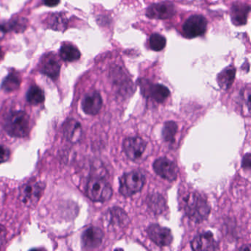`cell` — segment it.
I'll use <instances>...</instances> for the list:
<instances>
[{"mask_svg":"<svg viewBox=\"0 0 251 251\" xmlns=\"http://www.w3.org/2000/svg\"><path fill=\"white\" fill-rule=\"evenodd\" d=\"M185 212L194 223H201L206 220L211 212V207L206 198L198 193L191 192L185 199Z\"/></svg>","mask_w":251,"mask_h":251,"instance_id":"1","label":"cell"},{"mask_svg":"<svg viewBox=\"0 0 251 251\" xmlns=\"http://www.w3.org/2000/svg\"><path fill=\"white\" fill-rule=\"evenodd\" d=\"M153 170L158 176L168 181H174L177 179V165L168 158H159L155 160Z\"/></svg>","mask_w":251,"mask_h":251,"instance_id":"8","label":"cell"},{"mask_svg":"<svg viewBox=\"0 0 251 251\" xmlns=\"http://www.w3.org/2000/svg\"><path fill=\"white\" fill-rule=\"evenodd\" d=\"M21 79L15 73H11L7 76L2 85V89L7 92H14L20 87Z\"/></svg>","mask_w":251,"mask_h":251,"instance_id":"25","label":"cell"},{"mask_svg":"<svg viewBox=\"0 0 251 251\" xmlns=\"http://www.w3.org/2000/svg\"><path fill=\"white\" fill-rule=\"evenodd\" d=\"M44 2L47 6L54 7L59 4L60 0H44Z\"/></svg>","mask_w":251,"mask_h":251,"instance_id":"31","label":"cell"},{"mask_svg":"<svg viewBox=\"0 0 251 251\" xmlns=\"http://www.w3.org/2000/svg\"><path fill=\"white\" fill-rule=\"evenodd\" d=\"M177 131V125L176 122H166L162 129L163 139L168 143H174L175 137H176Z\"/></svg>","mask_w":251,"mask_h":251,"instance_id":"23","label":"cell"},{"mask_svg":"<svg viewBox=\"0 0 251 251\" xmlns=\"http://www.w3.org/2000/svg\"><path fill=\"white\" fill-rule=\"evenodd\" d=\"M145 183V177L139 170L123 175L120 178V192L125 197H130L142 190Z\"/></svg>","mask_w":251,"mask_h":251,"instance_id":"3","label":"cell"},{"mask_svg":"<svg viewBox=\"0 0 251 251\" xmlns=\"http://www.w3.org/2000/svg\"><path fill=\"white\" fill-rule=\"evenodd\" d=\"M86 195L91 201L105 202L112 197V188L105 179L93 177L89 180L86 186Z\"/></svg>","mask_w":251,"mask_h":251,"instance_id":"4","label":"cell"},{"mask_svg":"<svg viewBox=\"0 0 251 251\" xmlns=\"http://www.w3.org/2000/svg\"><path fill=\"white\" fill-rule=\"evenodd\" d=\"M206 28V19L201 15H194L185 22L183 32L185 37L194 39L203 35Z\"/></svg>","mask_w":251,"mask_h":251,"instance_id":"7","label":"cell"},{"mask_svg":"<svg viewBox=\"0 0 251 251\" xmlns=\"http://www.w3.org/2000/svg\"><path fill=\"white\" fill-rule=\"evenodd\" d=\"M4 127L13 137H25L30 131V117L25 111H14L5 119Z\"/></svg>","mask_w":251,"mask_h":251,"instance_id":"2","label":"cell"},{"mask_svg":"<svg viewBox=\"0 0 251 251\" xmlns=\"http://www.w3.org/2000/svg\"><path fill=\"white\" fill-rule=\"evenodd\" d=\"M148 236L150 239L159 247L170 246L173 241L171 230L167 227L158 224H152L148 227Z\"/></svg>","mask_w":251,"mask_h":251,"instance_id":"9","label":"cell"},{"mask_svg":"<svg viewBox=\"0 0 251 251\" xmlns=\"http://www.w3.org/2000/svg\"><path fill=\"white\" fill-rule=\"evenodd\" d=\"M191 247L196 251H216L218 249V244L212 233L207 231L197 235L191 242Z\"/></svg>","mask_w":251,"mask_h":251,"instance_id":"12","label":"cell"},{"mask_svg":"<svg viewBox=\"0 0 251 251\" xmlns=\"http://www.w3.org/2000/svg\"><path fill=\"white\" fill-rule=\"evenodd\" d=\"M236 75V70L234 68H227L222 71L217 77V82L219 86L223 90L230 89L233 84Z\"/></svg>","mask_w":251,"mask_h":251,"instance_id":"19","label":"cell"},{"mask_svg":"<svg viewBox=\"0 0 251 251\" xmlns=\"http://www.w3.org/2000/svg\"><path fill=\"white\" fill-rule=\"evenodd\" d=\"M26 98L31 105H39L45 100V93L39 86H33L29 89Z\"/></svg>","mask_w":251,"mask_h":251,"instance_id":"24","label":"cell"},{"mask_svg":"<svg viewBox=\"0 0 251 251\" xmlns=\"http://www.w3.org/2000/svg\"><path fill=\"white\" fill-rule=\"evenodd\" d=\"M148 205L155 214H161L166 208L165 200L160 194H152L148 198Z\"/></svg>","mask_w":251,"mask_h":251,"instance_id":"21","label":"cell"},{"mask_svg":"<svg viewBox=\"0 0 251 251\" xmlns=\"http://www.w3.org/2000/svg\"><path fill=\"white\" fill-rule=\"evenodd\" d=\"M167 45V41L164 36L158 33H153L150 38V47L151 50L156 52L164 50Z\"/></svg>","mask_w":251,"mask_h":251,"instance_id":"26","label":"cell"},{"mask_svg":"<svg viewBox=\"0 0 251 251\" xmlns=\"http://www.w3.org/2000/svg\"><path fill=\"white\" fill-rule=\"evenodd\" d=\"M6 229L3 226L0 224V248L3 245L6 240Z\"/></svg>","mask_w":251,"mask_h":251,"instance_id":"30","label":"cell"},{"mask_svg":"<svg viewBox=\"0 0 251 251\" xmlns=\"http://www.w3.org/2000/svg\"><path fill=\"white\" fill-rule=\"evenodd\" d=\"M102 106V100L98 92H93L88 94L82 102L83 111L88 115H96Z\"/></svg>","mask_w":251,"mask_h":251,"instance_id":"14","label":"cell"},{"mask_svg":"<svg viewBox=\"0 0 251 251\" xmlns=\"http://www.w3.org/2000/svg\"><path fill=\"white\" fill-rule=\"evenodd\" d=\"M251 154L248 153L244 156L243 159H242V166L243 168L246 169V170H250L251 166Z\"/></svg>","mask_w":251,"mask_h":251,"instance_id":"29","label":"cell"},{"mask_svg":"<svg viewBox=\"0 0 251 251\" xmlns=\"http://www.w3.org/2000/svg\"><path fill=\"white\" fill-rule=\"evenodd\" d=\"M44 189L45 186L41 182L31 181L23 185L20 189V201L27 206H33L37 204Z\"/></svg>","mask_w":251,"mask_h":251,"instance_id":"6","label":"cell"},{"mask_svg":"<svg viewBox=\"0 0 251 251\" xmlns=\"http://www.w3.org/2000/svg\"><path fill=\"white\" fill-rule=\"evenodd\" d=\"M105 221L108 226L125 227L128 225L130 220L126 211L119 207H113L108 209L105 214Z\"/></svg>","mask_w":251,"mask_h":251,"instance_id":"15","label":"cell"},{"mask_svg":"<svg viewBox=\"0 0 251 251\" xmlns=\"http://www.w3.org/2000/svg\"><path fill=\"white\" fill-rule=\"evenodd\" d=\"M68 21L62 14H55L48 18V25L50 28L55 30H64L67 29Z\"/></svg>","mask_w":251,"mask_h":251,"instance_id":"20","label":"cell"},{"mask_svg":"<svg viewBox=\"0 0 251 251\" xmlns=\"http://www.w3.org/2000/svg\"><path fill=\"white\" fill-rule=\"evenodd\" d=\"M1 55H2V50L0 49V58H1Z\"/></svg>","mask_w":251,"mask_h":251,"instance_id":"32","label":"cell"},{"mask_svg":"<svg viewBox=\"0 0 251 251\" xmlns=\"http://www.w3.org/2000/svg\"><path fill=\"white\" fill-rule=\"evenodd\" d=\"M104 233L98 227H89L82 234V244L86 249H95L102 244Z\"/></svg>","mask_w":251,"mask_h":251,"instance_id":"13","label":"cell"},{"mask_svg":"<svg viewBox=\"0 0 251 251\" xmlns=\"http://www.w3.org/2000/svg\"><path fill=\"white\" fill-rule=\"evenodd\" d=\"M41 72L52 79H56L59 75L61 64L55 57L48 55L42 60Z\"/></svg>","mask_w":251,"mask_h":251,"instance_id":"17","label":"cell"},{"mask_svg":"<svg viewBox=\"0 0 251 251\" xmlns=\"http://www.w3.org/2000/svg\"><path fill=\"white\" fill-rule=\"evenodd\" d=\"M60 55L64 61H75L80 58V52L77 48L72 45H64L61 47Z\"/></svg>","mask_w":251,"mask_h":251,"instance_id":"22","label":"cell"},{"mask_svg":"<svg viewBox=\"0 0 251 251\" xmlns=\"http://www.w3.org/2000/svg\"><path fill=\"white\" fill-rule=\"evenodd\" d=\"M123 151L129 159L136 161L143 155L146 149L147 143L142 138L129 137L123 142Z\"/></svg>","mask_w":251,"mask_h":251,"instance_id":"10","label":"cell"},{"mask_svg":"<svg viewBox=\"0 0 251 251\" xmlns=\"http://www.w3.org/2000/svg\"><path fill=\"white\" fill-rule=\"evenodd\" d=\"M176 14L175 6L169 2L153 4L147 9V17L157 20H167L171 18Z\"/></svg>","mask_w":251,"mask_h":251,"instance_id":"11","label":"cell"},{"mask_svg":"<svg viewBox=\"0 0 251 251\" xmlns=\"http://www.w3.org/2000/svg\"><path fill=\"white\" fill-rule=\"evenodd\" d=\"M26 26H27V23L25 20L18 19V20H12L5 25L0 26V29H2L4 31L14 30V31L20 32L25 30Z\"/></svg>","mask_w":251,"mask_h":251,"instance_id":"27","label":"cell"},{"mask_svg":"<svg viewBox=\"0 0 251 251\" xmlns=\"http://www.w3.org/2000/svg\"><path fill=\"white\" fill-rule=\"evenodd\" d=\"M138 84L141 93L145 98L152 100L158 103H163L170 96V90L164 85L155 84L146 79L138 80Z\"/></svg>","mask_w":251,"mask_h":251,"instance_id":"5","label":"cell"},{"mask_svg":"<svg viewBox=\"0 0 251 251\" xmlns=\"http://www.w3.org/2000/svg\"><path fill=\"white\" fill-rule=\"evenodd\" d=\"M249 12V5L241 2H236L233 4L230 11L232 23L236 26L244 25L247 23Z\"/></svg>","mask_w":251,"mask_h":251,"instance_id":"16","label":"cell"},{"mask_svg":"<svg viewBox=\"0 0 251 251\" xmlns=\"http://www.w3.org/2000/svg\"><path fill=\"white\" fill-rule=\"evenodd\" d=\"M64 133L69 141L73 143H77L82 136L81 125L77 120L70 119L64 124Z\"/></svg>","mask_w":251,"mask_h":251,"instance_id":"18","label":"cell"},{"mask_svg":"<svg viewBox=\"0 0 251 251\" xmlns=\"http://www.w3.org/2000/svg\"><path fill=\"white\" fill-rule=\"evenodd\" d=\"M10 155H11L10 150L3 145H0V164L8 161Z\"/></svg>","mask_w":251,"mask_h":251,"instance_id":"28","label":"cell"}]
</instances>
